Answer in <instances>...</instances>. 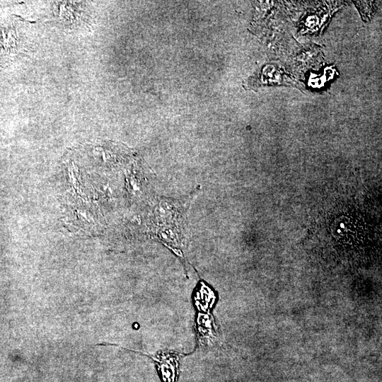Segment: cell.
<instances>
[{
    "mask_svg": "<svg viewBox=\"0 0 382 382\" xmlns=\"http://www.w3.org/2000/svg\"><path fill=\"white\" fill-rule=\"evenodd\" d=\"M110 345L117 346L122 349L145 354L150 357L156 364V370L162 382L178 381L180 361V358L183 356V354L175 352H159L156 355H149L134 350L128 349L119 345L110 344Z\"/></svg>",
    "mask_w": 382,
    "mask_h": 382,
    "instance_id": "cell-1",
    "label": "cell"
}]
</instances>
